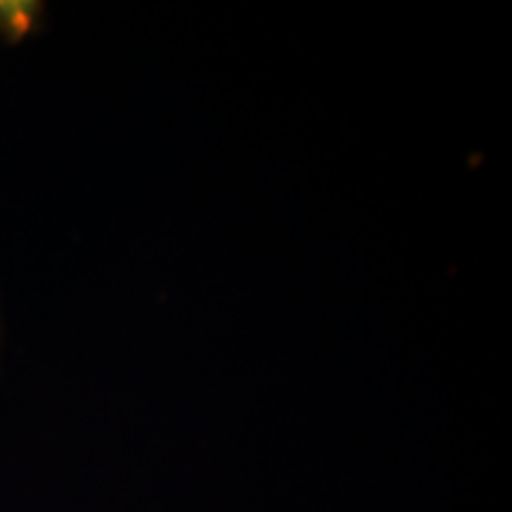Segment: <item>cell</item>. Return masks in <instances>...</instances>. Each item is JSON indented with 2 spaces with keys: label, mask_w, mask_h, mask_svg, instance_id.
<instances>
[{
  "label": "cell",
  "mask_w": 512,
  "mask_h": 512,
  "mask_svg": "<svg viewBox=\"0 0 512 512\" xmlns=\"http://www.w3.org/2000/svg\"><path fill=\"white\" fill-rule=\"evenodd\" d=\"M46 3L41 0H0V41L22 46L46 27Z\"/></svg>",
  "instance_id": "1"
},
{
  "label": "cell",
  "mask_w": 512,
  "mask_h": 512,
  "mask_svg": "<svg viewBox=\"0 0 512 512\" xmlns=\"http://www.w3.org/2000/svg\"><path fill=\"white\" fill-rule=\"evenodd\" d=\"M0 342H3V325H0Z\"/></svg>",
  "instance_id": "2"
}]
</instances>
